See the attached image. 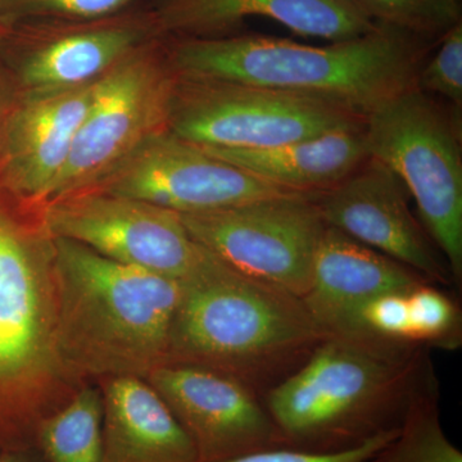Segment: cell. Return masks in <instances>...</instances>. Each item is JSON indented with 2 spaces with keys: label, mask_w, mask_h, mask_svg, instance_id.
Listing matches in <instances>:
<instances>
[{
  "label": "cell",
  "mask_w": 462,
  "mask_h": 462,
  "mask_svg": "<svg viewBox=\"0 0 462 462\" xmlns=\"http://www.w3.org/2000/svg\"><path fill=\"white\" fill-rule=\"evenodd\" d=\"M436 383L427 346L346 331L327 334L263 401L284 448L339 454L400 430L413 398Z\"/></svg>",
  "instance_id": "6da1fadb"
},
{
  "label": "cell",
  "mask_w": 462,
  "mask_h": 462,
  "mask_svg": "<svg viewBox=\"0 0 462 462\" xmlns=\"http://www.w3.org/2000/svg\"><path fill=\"white\" fill-rule=\"evenodd\" d=\"M437 42L378 23L366 35L325 47L230 35L166 38L165 50L176 78L287 91L366 118L385 100L416 87Z\"/></svg>",
  "instance_id": "7a4b0ae2"
},
{
  "label": "cell",
  "mask_w": 462,
  "mask_h": 462,
  "mask_svg": "<svg viewBox=\"0 0 462 462\" xmlns=\"http://www.w3.org/2000/svg\"><path fill=\"white\" fill-rule=\"evenodd\" d=\"M325 336L302 298L238 273L205 249L181 282L167 364L225 374L263 398L309 360Z\"/></svg>",
  "instance_id": "3957f363"
},
{
  "label": "cell",
  "mask_w": 462,
  "mask_h": 462,
  "mask_svg": "<svg viewBox=\"0 0 462 462\" xmlns=\"http://www.w3.org/2000/svg\"><path fill=\"white\" fill-rule=\"evenodd\" d=\"M54 239L57 349L79 384L147 379L167 364L181 282L116 263L80 243Z\"/></svg>",
  "instance_id": "277c9868"
},
{
  "label": "cell",
  "mask_w": 462,
  "mask_h": 462,
  "mask_svg": "<svg viewBox=\"0 0 462 462\" xmlns=\"http://www.w3.org/2000/svg\"><path fill=\"white\" fill-rule=\"evenodd\" d=\"M83 385L58 355L53 236L41 208L0 190V451L35 447L41 422Z\"/></svg>",
  "instance_id": "5b68a950"
},
{
  "label": "cell",
  "mask_w": 462,
  "mask_h": 462,
  "mask_svg": "<svg viewBox=\"0 0 462 462\" xmlns=\"http://www.w3.org/2000/svg\"><path fill=\"white\" fill-rule=\"evenodd\" d=\"M461 112L438 105L418 88L402 91L365 118V143L400 179L418 206L422 226L462 282Z\"/></svg>",
  "instance_id": "8992f818"
},
{
  "label": "cell",
  "mask_w": 462,
  "mask_h": 462,
  "mask_svg": "<svg viewBox=\"0 0 462 462\" xmlns=\"http://www.w3.org/2000/svg\"><path fill=\"white\" fill-rule=\"evenodd\" d=\"M364 125L365 118L324 100L254 85L176 78L167 130L202 147L263 149Z\"/></svg>",
  "instance_id": "52a82bcc"
},
{
  "label": "cell",
  "mask_w": 462,
  "mask_h": 462,
  "mask_svg": "<svg viewBox=\"0 0 462 462\" xmlns=\"http://www.w3.org/2000/svg\"><path fill=\"white\" fill-rule=\"evenodd\" d=\"M165 42L142 45L94 83L69 160L42 206L89 189L148 136L167 129L176 76Z\"/></svg>",
  "instance_id": "ba28073f"
},
{
  "label": "cell",
  "mask_w": 462,
  "mask_h": 462,
  "mask_svg": "<svg viewBox=\"0 0 462 462\" xmlns=\"http://www.w3.org/2000/svg\"><path fill=\"white\" fill-rule=\"evenodd\" d=\"M318 196L285 194L180 217L191 239L231 269L302 298L328 227Z\"/></svg>",
  "instance_id": "9c48e42d"
},
{
  "label": "cell",
  "mask_w": 462,
  "mask_h": 462,
  "mask_svg": "<svg viewBox=\"0 0 462 462\" xmlns=\"http://www.w3.org/2000/svg\"><path fill=\"white\" fill-rule=\"evenodd\" d=\"M165 38L152 9L130 8L83 21L26 23L3 32L14 94H44L93 84L142 45Z\"/></svg>",
  "instance_id": "30bf717a"
},
{
  "label": "cell",
  "mask_w": 462,
  "mask_h": 462,
  "mask_svg": "<svg viewBox=\"0 0 462 462\" xmlns=\"http://www.w3.org/2000/svg\"><path fill=\"white\" fill-rule=\"evenodd\" d=\"M41 214L51 236L173 281H185L205 256L180 215L142 200L84 190L42 206Z\"/></svg>",
  "instance_id": "8fae6325"
},
{
  "label": "cell",
  "mask_w": 462,
  "mask_h": 462,
  "mask_svg": "<svg viewBox=\"0 0 462 462\" xmlns=\"http://www.w3.org/2000/svg\"><path fill=\"white\" fill-rule=\"evenodd\" d=\"M87 190L142 200L179 215L297 193L261 180L167 129L148 136Z\"/></svg>",
  "instance_id": "7c38bea8"
},
{
  "label": "cell",
  "mask_w": 462,
  "mask_h": 462,
  "mask_svg": "<svg viewBox=\"0 0 462 462\" xmlns=\"http://www.w3.org/2000/svg\"><path fill=\"white\" fill-rule=\"evenodd\" d=\"M147 383L189 438L199 462L284 448L263 398L231 376L184 364H166Z\"/></svg>",
  "instance_id": "4fadbf2b"
},
{
  "label": "cell",
  "mask_w": 462,
  "mask_h": 462,
  "mask_svg": "<svg viewBox=\"0 0 462 462\" xmlns=\"http://www.w3.org/2000/svg\"><path fill=\"white\" fill-rule=\"evenodd\" d=\"M325 223L420 273L431 284H452L451 273L413 216L400 179L367 157L354 172L318 196Z\"/></svg>",
  "instance_id": "5bb4252c"
},
{
  "label": "cell",
  "mask_w": 462,
  "mask_h": 462,
  "mask_svg": "<svg viewBox=\"0 0 462 462\" xmlns=\"http://www.w3.org/2000/svg\"><path fill=\"white\" fill-rule=\"evenodd\" d=\"M94 83L44 94L14 93L0 126L3 193L21 205L42 206L69 160Z\"/></svg>",
  "instance_id": "9a60e30c"
},
{
  "label": "cell",
  "mask_w": 462,
  "mask_h": 462,
  "mask_svg": "<svg viewBox=\"0 0 462 462\" xmlns=\"http://www.w3.org/2000/svg\"><path fill=\"white\" fill-rule=\"evenodd\" d=\"M151 9L165 38H216L249 17L331 42L360 38L378 26L354 0H156Z\"/></svg>",
  "instance_id": "2e32d148"
},
{
  "label": "cell",
  "mask_w": 462,
  "mask_h": 462,
  "mask_svg": "<svg viewBox=\"0 0 462 462\" xmlns=\"http://www.w3.org/2000/svg\"><path fill=\"white\" fill-rule=\"evenodd\" d=\"M430 282L410 267L328 225L319 243L306 309L325 334L346 333L367 300Z\"/></svg>",
  "instance_id": "e0dca14e"
},
{
  "label": "cell",
  "mask_w": 462,
  "mask_h": 462,
  "mask_svg": "<svg viewBox=\"0 0 462 462\" xmlns=\"http://www.w3.org/2000/svg\"><path fill=\"white\" fill-rule=\"evenodd\" d=\"M102 392V462H199L189 438L147 380L97 382Z\"/></svg>",
  "instance_id": "ac0fdd59"
},
{
  "label": "cell",
  "mask_w": 462,
  "mask_h": 462,
  "mask_svg": "<svg viewBox=\"0 0 462 462\" xmlns=\"http://www.w3.org/2000/svg\"><path fill=\"white\" fill-rule=\"evenodd\" d=\"M364 126L331 130L272 148L199 147L275 187L320 194L345 180L369 157Z\"/></svg>",
  "instance_id": "d6986e66"
},
{
  "label": "cell",
  "mask_w": 462,
  "mask_h": 462,
  "mask_svg": "<svg viewBox=\"0 0 462 462\" xmlns=\"http://www.w3.org/2000/svg\"><path fill=\"white\" fill-rule=\"evenodd\" d=\"M103 398L87 383L39 425L35 448L45 462H102Z\"/></svg>",
  "instance_id": "ffe728a7"
},
{
  "label": "cell",
  "mask_w": 462,
  "mask_h": 462,
  "mask_svg": "<svg viewBox=\"0 0 462 462\" xmlns=\"http://www.w3.org/2000/svg\"><path fill=\"white\" fill-rule=\"evenodd\" d=\"M365 462H462L440 422L438 383L413 398L396 436Z\"/></svg>",
  "instance_id": "44dd1931"
},
{
  "label": "cell",
  "mask_w": 462,
  "mask_h": 462,
  "mask_svg": "<svg viewBox=\"0 0 462 462\" xmlns=\"http://www.w3.org/2000/svg\"><path fill=\"white\" fill-rule=\"evenodd\" d=\"M379 25L402 30L425 41L439 42L462 23L461 0H354Z\"/></svg>",
  "instance_id": "7402d4cb"
},
{
  "label": "cell",
  "mask_w": 462,
  "mask_h": 462,
  "mask_svg": "<svg viewBox=\"0 0 462 462\" xmlns=\"http://www.w3.org/2000/svg\"><path fill=\"white\" fill-rule=\"evenodd\" d=\"M410 338L427 348L456 351L462 345V316L455 298L431 282L407 293Z\"/></svg>",
  "instance_id": "603a6c76"
},
{
  "label": "cell",
  "mask_w": 462,
  "mask_h": 462,
  "mask_svg": "<svg viewBox=\"0 0 462 462\" xmlns=\"http://www.w3.org/2000/svg\"><path fill=\"white\" fill-rule=\"evenodd\" d=\"M139 0H0V29L48 21L108 17L134 8Z\"/></svg>",
  "instance_id": "cb8c5ba5"
},
{
  "label": "cell",
  "mask_w": 462,
  "mask_h": 462,
  "mask_svg": "<svg viewBox=\"0 0 462 462\" xmlns=\"http://www.w3.org/2000/svg\"><path fill=\"white\" fill-rule=\"evenodd\" d=\"M437 47L434 56L425 60L419 71L416 88L448 100L452 108L461 112L462 23L445 33Z\"/></svg>",
  "instance_id": "d4e9b609"
},
{
  "label": "cell",
  "mask_w": 462,
  "mask_h": 462,
  "mask_svg": "<svg viewBox=\"0 0 462 462\" xmlns=\"http://www.w3.org/2000/svg\"><path fill=\"white\" fill-rule=\"evenodd\" d=\"M409 291H391L367 300L356 314L351 331H364L383 339L412 343L407 303Z\"/></svg>",
  "instance_id": "484cf974"
},
{
  "label": "cell",
  "mask_w": 462,
  "mask_h": 462,
  "mask_svg": "<svg viewBox=\"0 0 462 462\" xmlns=\"http://www.w3.org/2000/svg\"><path fill=\"white\" fill-rule=\"evenodd\" d=\"M398 430L382 434L373 438L365 445L339 454H310V452L297 451L291 448H272L263 451L252 452V454L239 456L224 462H365L389 440L396 436Z\"/></svg>",
  "instance_id": "4316f807"
},
{
  "label": "cell",
  "mask_w": 462,
  "mask_h": 462,
  "mask_svg": "<svg viewBox=\"0 0 462 462\" xmlns=\"http://www.w3.org/2000/svg\"><path fill=\"white\" fill-rule=\"evenodd\" d=\"M0 462H45L41 452L32 448L23 449V451H2L0 452Z\"/></svg>",
  "instance_id": "83f0119b"
},
{
  "label": "cell",
  "mask_w": 462,
  "mask_h": 462,
  "mask_svg": "<svg viewBox=\"0 0 462 462\" xmlns=\"http://www.w3.org/2000/svg\"><path fill=\"white\" fill-rule=\"evenodd\" d=\"M12 98H14V89L9 84L8 78L0 72V126Z\"/></svg>",
  "instance_id": "f1b7e54d"
},
{
  "label": "cell",
  "mask_w": 462,
  "mask_h": 462,
  "mask_svg": "<svg viewBox=\"0 0 462 462\" xmlns=\"http://www.w3.org/2000/svg\"><path fill=\"white\" fill-rule=\"evenodd\" d=\"M3 32L2 29H0V39H2Z\"/></svg>",
  "instance_id": "f546056e"
},
{
  "label": "cell",
  "mask_w": 462,
  "mask_h": 462,
  "mask_svg": "<svg viewBox=\"0 0 462 462\" xmlns=\"http://www.w3.org/2000/svg\"><path fill=\"white\" fill-rule=\"evenodd\" d=\"M0 452H2V451H0Z\"/></svg>",
  "instance_id": "4dcf8cb0"
}]
</instances>
